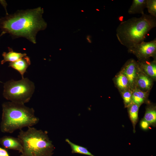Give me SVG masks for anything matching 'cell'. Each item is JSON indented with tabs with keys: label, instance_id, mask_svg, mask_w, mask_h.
<instances>
[{
	"label": "cell",
	"instance_id": "ffe728a7",
	"mask_svg": "<svg viewBox=\"0 0 156 156\" xmlns=\"http://www.w3.org/2000/svg\"><path fill=\"white\" fill-rule=\"evenodd\" d=\"M131 92L126 90L122 93V98L125 107H128L132 102Z\"/></svg>",
	"mask_w": 156,
	"mask_h": 156
},
{
	"label": "cell",
	"instance_id": "3957f363",
	"mask_svg": "<svg viewBox=\"0 0 156 156\" xmlns=\"http://www.w3.org/2000/svg\"><path fill=\"white\" fill-rule=\"evenodd\" d=\"M2 108L0 129L3 133H12L25 127H32L39 121L35 115L34 109L24 104L5 102L3 103Z\"/></svg>",
	"mask_w": 156,
	"mask_h": 156
},
{
	"label": "cell",
	"instance_id": "ba28073f",
	"mask_svg": "<svg viewBox=\"0 0 156 156\" xmlns=\"http://www.w3.org/2000/svg\"><path fill=\"white\" fill-rule=\"evenodd\" d=\"M0 144L5 149L18 151L22 153L23 146L21 142L17 138L5 136L0 138Z\"/></svg>",
	"mask_w": 156,
	"mask_h": 156
},
{
	"label": "cell",
	"instance_id": "30bf717a",
	"mask_svg": "<svg viewBox=\"0 0 156 156\" xmlns=\"http://www.w3.org/2000/svg\"><path fill=\"white\" fill-rule=\"evenodd\" d=\"M139 67L149 76L152 78L156 77V64L155 60L150 62L148 59L140 61Z\"/></svg>",
	"mask_w": 156,
	"mask_h": 156
},
{
	"label": "cell",
	"instance_id": "7c38bea8",
	"mask_svg": "<svg viewBox=\"0 0 156 156\" xmlns=\"http://www.w3.org/2000/svg\"><path fill=\"white\" fill-rule=\"evenodd\" d=\"M146 7V0H133L128 10L129 14H144V10Z\"/></svg>",
	"mask_w": 156,
	"mask_h": 156
},
{
	"label": "cell",
	"instance_id": "9c48e42d",
	"mask_svg": "<svg viewBox=\"0 0 156 156\" xmlns=\"http://www.w3.org/2000/svg\"><path fill=\"white\" fill-rule=\"evenodd\" d=\"M31 63L30 58L26 56L15 62H10L8 66L18 71L21 75L22 78H23L24 75Z\"/></svg>",
	"mask_w": 156,
	"mask_h": 156
},
{
	"label": "cell",
	"instance_id": "5b68a950",
	"mask_svg": "<svg viewBox=\"0 0 156 156\" xmlns=\"http://www.w3.org/2000/svg\"><path fill=\"white\" fill-rule=\"evenodd\" d=\"M35 88L34 83L27 78L12 79L4 83L3 96L11 102L24 104L30 101Z\"/></svg>",
	"mask_w": 156,
	"mask_h": 156
},
{
	"label": "cell",
	"instance_id": "603a6c76",
	"mask_svg": "<svg viewBox=\"0 0 156 156\" xmlns=\"http://www.w3.org/2000/svg\"><path fill=\"white\" fill-rule=\"evenodd\" d=\"M3 34H4L2 32V33H1V35H0V37L1 36H2ZM0 82H1V83H2V82L1 81H0Z\"/></svg>",
	"mask_w": 156,
	"mask_h": 156
},
{
	"label": "cell",
	"instance_id": "4fadbf2b",
	"mask_svg": "<svg viewBox=\"0 0 156 156\" xmlns=\"http://www.w3.org/2000/svg\"><path fill=\"white\" fill-rule=\"evenodd\" d=\"M139 107V106L133 102L128 107L129 116L133 126L134 133L135 132V126L138 120Z\"/></svg>",
	"mask_w": 156,
	"mask_h": 156
},
{
	"label": "cell",
	"instance_id": "8992f818",
	"mask_svg": "<svg viewBox=\"0 0 156 156\" xmlns=\"http://www.w3.org/2000/svg\"><path fill=\"white\" fill-rule=\"evenodd\" d=\"M128 51L135 55L140 61L148 59L151 57L155 58L156 39L148 42L142 41L128 48Z\"/></svg>",
	"mask_w": 156,
	"mask_h": 156
},
{
	"label": "cell",
	"instance_id": "277c9868",
	"mask_svg": "<svg viewBox=\"0 0 156 156\" xmlns=\"http://www.w3.org/2000/svg\"><path fill=\"white\" fill-rule=\"evenodd\" d=\"M17 137L23 146L21 156H52L54 147L47 131L28 127L20 130Z\"/></svg>",
	"mask_w": 156,
	"mask_h": 156
},
{
	"label": "cell",
	"instance_id": "6da1fadb",
	"mask_svg": "<svg viewBox=\"0 0 156 156\" xmlns=\"http://www.w3.org/2000/svg\"><path fill=\"white\" fill-rule=\"evenodd\" d=\"M43 13L40 7L18 10L0 18V28L3 32L9 34L13 38L24 37L36 44L37 33L46 27L42 18Z\"/></svg>",
	"mask_w": 156,
	"mask_h": 156
},
{
	"label": "cell",
	"instance_id": "e0dca14e",
	"mask_svg": "<svg viewBox=\"0 0 156 156\" xmlns=\"http://www.w3.org/2000/svg\"><path fill=\"white\" fill-rule=\"evenodd\" d=\"M65 141L70 145L73 153H78L90 156H95L89 152L86 148L73 143L68 139H66Z\"/></svg>",
	"mask_w": 156,
	"mask_h": 156
},
{
	"label": "cell",
	"instance_id": "7402d4cb",
	"mask_svg": "<svg viewBox=\"0 0 156 156\" xmlns=\"http://www.w3.org/2000/svg\"><path fill=\"white\" fill-rule=\"evenodd\" d=\"M0 156H9L7 151L0 147Z\"/></svg>",
	"mask_w": 156,
	"mask_h": 156
},
{
	"label": "cell",
	"instance_id": "9a60e30c",
	"mask_svg": "<svg viewBox=\"0 0 156 156\" xmlns=\"http://www.w3.org/2000/svg\"><path fill=\"white\" fill-rule=\"evenodd\" d=\"M150 125L155 127L156 123V110L155 107H147L143 118Z\"/></svg>",
	"mask_w": 156,
	"mask_h": 156
},
{
	"label": "cell",
	"instance_id": "7a4b0ae2",
	"mask_svg": "<svg viewBox=\"0 0 156 156\" xmlns=\"http://www.w3.org/2000/svg\"><path fill=\"white\" fill-rule=\"evenodd\" d=\"M156 26V17L145 14L120 23L116 28L119 42L128 49L144 41L148 32Z\"/></svg>",
	"mask_w": 156,
	"mask_h": 156
},
{
	"label": "cell",
	"instance_id": "ac0fdd59",
	"mask_svg": "<svg viewBox=\"0 0 156 156\" xmlns=\"http://www.w3.org/2000/svg\"><path fill=\"white\" fill-rule=\"evenodd\" d=\"M116 83L118 87L121 90H125L129 85L128 80L122 73H120L116 77Z\"/></svg>",
	"mask_w": 156,
	"mask_h": 156
},
{
	"label": "cell",
	"instance_id": "d6986e66",
	"mask_svg": "<svg viewBox=\"0 0 156 156\" xmlns=\"http://www.w3.org/2000/svg\"><path fill=\"white\" fill-rule=\"evenodd\" d=\"M150 14L156 17V0H146V7Z\"/></svg>",
	"mask_w": 156,
	"mask_h": 156
},
{
	"label": "cell",
	"instance_id": "44dd1931",
	"mask_svg": "<svg viewBox=\"0 0 156 156\" xmlns=\"http://www.w3.org/2000/svg\"><path fill=\"white\" fill-rule=\"evenodd\" d=\"M149 123L146 120L143 119L140 122V126L141 128L144 130L147 129L149 127Z\"/></svg>",
	"mask_w": 156,
	"mask_h": 156
},
{
	"label": "cell",
	"instance_id": "52a82bcc",
	"mask_svg": "<svg viewBox=\"0 0 156 156\" xmlns=\"http://www.w3.org/2000/svg\"><path fill=\"white\" fill-rule=\"evenodd\" d=\"M138 64L134 60L131 59L125 64L122 73L127 78L129 85L132 86L135 83L137 71L139 68Z\"/></svg>",
	"mask_w": 156,
	"mask_h": 156
},
{
	"label": "cell",
	"instance_id": "8fae6325",
	"mask_svg": "<svg viewBox=\"0 0 156 156\" xmlns=\"http://www.w3.org/2000/svg\"><path fill=\"white\" fill-rule=\"evenodd\" d=\"M9 52H3L2 55L3 59L1 61V64H3L7 62H13L24 57L27 56L26 53H21L14 52L11 48L8 47Z\"/></svg>",
	"mask_w": 156,
	"mask_h": 156
},
{
	"label": "cell",
	"instance_id": "5bb4252c",
	"mask_svg": "<svg viewBox=\"0 0 156 156\" xmlns=\"http://www.w3.org/2000/svg\"><path fill=\"white\" fill-rule=\"evenodd\" d=\"M137 83L141 89L148 90L151 87L152 82L150 78L147 75L141 74L137 77Z\"/></svg>",
	"mask_w": 156,
	"mask_h": 156
},
{
	"label": "cell",
	"instance_id": "2e32d148",
	"mask_svg": "<svg viewBox=\"0 0 156 156\" xmlns=\"http://www.w3.org/2000/svg\"><path fill=\"white\" fill-rule=\"evenodd\" d=\"M146 93L139 90L136 89L132 94V101L139 106L145 101Z\"/></svg>",
	"mask_w": 156,
	"mask_h": 156
}]
</instances>
